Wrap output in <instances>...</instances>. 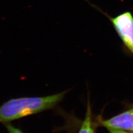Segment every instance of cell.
<instances>
[{"instance_id": "6da1fadb", "label": "cell", "mask_w": 133, "mask_h": 133, "mask_svg": "<svg viewBox=\"0 0 133 133\" xmlns=\"http://www.w3.org/2000/svg\"><path fill=\"white\" fill-rule=\"evenodd\" d=\"M66 92L9 100L0 106V122L6 123L53 108L63 100Z\"/></svg>"}, {"instance_id": "7a4b0ae2", "label": "cell", "mask_w": 133, "mask_h": 133, "mask_svg": "<svg viewBox=\"0 0 133 133\" xmlns=\"http://www.w3.org/2000/svg\"><path fill=\"white\" fill-rule=\"evenodd\" d=\"M120 38L125 47L133 54V16L127 11L114 18L110 17Z\"/></svg>"}, {"instance_id": "3957f363", "label": "cell", "mask_w": 133, "mask_h": 133, "mask_svg": "<svg viewBox=\"0 0 133 133\" xmlns=\"http://www.w3.org/2000/svg\"><path fill=\"white\" fill-rule=\"evenodd\" d=\"M100 124L107 128L133 131V108L110 119L101 120Z\"/></svg>"}, {"instance_id": "277c9868", "label": "cell", "mask_w": 133, "mask_h": 133, "mask_svg": "<svg viewBox=\"0 0 133 133\" xmlns=\"http://www.w3.org/2000/svg\"><path fill=\"white\" fill-rule=\"evenodd\" d=\"M78 133H94V128L92 126L91 118V109L90 104L88 102L86 110L85 117Z\"/></svg>"}, {"instance_id": "5b68a950", "label": "cell", "mask_w": 133, "mask_h": 133, "mask_svg": "<svg viewBox=\"0 0 133 133\" xmlns=\"http://www.w3.org/2000/svg\"><path fill=\"white\" fill-rule=\"evenodd\" d=\"M5 126L10 133H23L19 129L14 127V126L10 124H6Z\"/></svg>"}, {"instance_id": "8992f818", "label": "cell", "mask_w": 133, "mask_h": 133, "mask_svg": "<svg viewBox=\"0 0 133 133\" xmlns=\"http://www.w3.org/2000/svg\"><path fill=\"white\" fill-rule=\"evenodd\" d=\"M108 129L109 131V133H128L125 132L123 130L120 129L112 128H109Z\"/></svg>"}]
</instances>
